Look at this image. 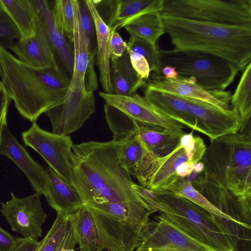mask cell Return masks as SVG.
<instances>
[{
  "label": "cell",
  "instance_id": "1",
  "mask_svg": "<svg viewBox=\"0 0 251 251\" xmlns=\"http://www.w3.org/2000/svg\"><path fill=\"white\" fill-rule=\"evenodd\" d=\"M200 193L242 234L251 228V131L245 129L211 141L201 160Z\"/></svg>",
  "mask_w": 251,
  "mask_h": 251
},
{
  "label": "cell",
  "instance_id": "2",
  "mask_svg": "<svg viewBox=\"0 0 251 251\" xmlns=\"http://www.w3.org/2000/svg\"><path fill=\"white\" fill-rule=\"evenodd\" d=\"M72 154V184L84 204L145 201L132 188L136 183L123 159L119 142L89 141L74 145Z\"/></svg>",
  "mask_w": 251,
  "mask_h": 251
},
{
  "label": "cell",
  "instance_id": "3",
  "mask_svg": "<svg viewBox=\"0 0 251 251\" xmlns=\"http://www.w3.org/2000/svg\"><path fill=\"white\" fill-rule=\"evenodd\" d=\"M3 84L19 114L32 123L65 97L71 78L58 68H39L24 63L0 46Z\"/></svg>",
  "mask_w": 251,
  "mask_h": 251
},
{
  "label": "cell",
  "instance_id": "4",
  "mask_svg": "<svg viewBox=\"0 0 251 251\" xmlns=\"http://www.w3.org/2000/svg\"><path fill=\"white\" fill-rule=\"evenodd\" d=\"M175 50L209 54L243 71L251 61V25H226L161 13Z\"/></svg>",
  "mask_w": 251,
  "mask_h": 251
},
{
  "label": "cell",
  "instance_id": "5",
  "mask_svg": "<svg viewBox=\"0 0 251 251\" xmlns=\"http://www.w3.org/2000/svg\"><path fill=\"white\" fill-rule=\"evenodd\" d=\"M95 224L104 249L133 251L150 216L157 211L142 201L84 204Z\"/></svg>",
  "mask_w": 251,
  "mask_h": 251
},
{
  "label": "cell",
  "instance_id": "6",
  "mask_svg": "<svg viewBox=\"0 0 251 251\" xmlns=\"http://www.w3.org/2000/svg\"><path fill=\"white\" fill-rule=\"evenodd\" d=\"M146 202L198 241L218 251H235L219 219L189 200L169 191H154Z\"/></svg>",
  "mask_w": 251,
  "mask_h": 251
},
{
  "label": "cell",
  "instance_id": "7",
  "mask_svg": "<svg viewBox=\"0 0 251 251\" xmlns=\"http://www.w3.org/2000/svg\"><path fill=\"white\" fill-rule=\"evenodd\" d=\"M159 51L161 71L166 66L174 67L178 76L192 77L207 91H224L239 71L228 61L209 54L159 48Z\"/></svg>",
  "mask_w": 251,
  "mask_h": 251
},
{
  "label": "cell",
  "instance_id": "8",
  "mask_svg": "<svg viewBox=\"0 0 251 251\" xmlns=\"http://www.w3.org/2000/svg\"><path fill=\"white\" fill-rule=\"evenodd\" d=\"M161 13L226 25H251V0H163Z\"/></svg>",
  "mask_w": 251,
  "mask_h": 251
},
{
  "label": "cell",
  "instance_id": "9",
  "mask_svg": "<svg viewBox=\"0 0 251 251\" xmlns=\"http://www.w3.org/2000/svg\"><path fill=\"white\" fill-rule=\"evenodd\" d=\"M25 145L38 152L63 180L73 185V144L69 135H60L41 128L36 122L22 133Z\"/></svg>",
  "mask_w": 251,
  "mask_h": 251
},
{
  "label": "cell",
  "instance_id": "10",
  "mask_svg": "<svg viewBox=\"0 0 251 251\" xmlns=\"http://www.w3.org/2000/svg\"><path fill=\"white\" fill-rule=\"evenodd\" d=\"M135 251H218L191 237L160 214L150 220Z\"/></svg>",
  "mask_w": 251,
  "mask_h": 251
},
{
  "label": "cell",
  "instance_id": "11",
  "mask_svg": "<svg viewBox=\"0 0 251 251\" xmlns=\"http://www.w3.org/2000/svg\"><path fill=\"white\" fill-rule=\"evenodd\" d=\"M95 111L94 92L69 88L63 100L45 113L50 120L52 133L66 135L81 127Z\"/></svg>",
  "mask_w": 251,
  "mask_h": 251
},
{
  "label": "cell",
  "instance_id": "12",
  "mask_svg": "<svg viewBox=\"0 0 251 251\" xmlns=\"http://www.w3.org/2000/svg\"><path fill=\"white\" fill-rule=\"evenodd\" d=\"M11 199L0 202V211L12 230L23 238L37 240L43 234L47 214L42 208L40 195L35 193L19 198L11 193Z\"/></svg>",
  "mask_w": 251,
  "mask_h": 251
},
{
  "label": "cell",
  "instance_id": "13",
  "mask_svg": "<svg viewBox=\"0 0 251 251\" xmlns=\"http://www.w3.org/2000/svg\"><path fill=\"white\" fill-rule=\"evenodd\" d=\"M187 99L188 111L197 122L199 132L208 136L211 141L240 131L242 121L235 108L226 110L206 102Z\"/></svg>",
  "mask_w": 251,
  "mask_h": 251
},
{
  "label": "cell",
  "instance_id": "14",
  "mask_svg": "<svg viewBox=\"0 0 251 251\" xmlns=\"http://www.w3.org/2000/svg\"><path fill=\"white\" fill-rule=\"evenodd\" d=\"M145 85L176 96L206 102L224 110L233 108L229 104L230 91H207L198 85L192 77L178 76L176 79H169L161 74L151 73Z\"/></svg>",
  "mask_w": 251,
  "mask_h": 251
},
{
  "label": "cell",
  "instance_id": "15",
  "mask_svg": "<svg viewBox=\"0 0 251 251\" xmlns=\"http://www.w3.org/2000/svg\"><path fill=\"white\" fill-rule=\"evenodd\" d=\"M110 105L142 125L171 129H182L183 125L157 112L146 99L137 93L129 96L99 92Z\"/></svg>",
  "mask_w": 251,
  "mask_h": 251
},
{
  "label": "cell",
  "instance_id": "16",
  "mask_svg": "<svg viewBox=\"0 0 251 251\" xmlns=\"http://www.w3.org/2000/svg\"><path fill=\"white\" fill-rule=\"evenodd\" d=\"M11 50L20 61L28 65L39 68L59 67L55 51L40 16L35 35L21 38Z\"/></svg>",
  "mask_w": 251,
  "mask_h": 251
},
{
  "label": "cell",
  "instance_id": "17",
  "mask_svg": "<svg viewBox=\"0 0 251 251\" xmlns=\"http://www.w3.org/2000/svg\"><path fill=\"white\" fill-rule=\"evenodd\" d=\"M0 154L11 160L28 178L33 190L39 195H45L46 169L35 161L10 132L6 125L2 130Z\"/></svg>",
  "mask_w": 251,
  "mask_h": 251
},
{
  "label": "cell",
  "instance_id": "18",
  "mask_svg": "<svg viewBox=\"0 0 251 251\" xmlns=\"http://www.w3.org/2000/svg\"><path fill=\"white\" fill-rule=\"evenodd\" d=\"M142 88L144 97L157 112L199 132L197 122L188 111L187 98L158 90L145 84Z\"/></svg>",
  "mask_w": 251,
  "mask_h": 251
},
{
  "label": "cell",
  "instance_id": "19",
  "mask_svg": "<svg viewBox=\"0 0 251 251\" xmlns=\"http://www.w3.org/2000/svg\"><path fill=\"white\" fill-rule=\"evenodd\" d=\"M45 188L47 201L57 213H73L83 204L74 187L49 166L46 169Z\"/></svg>",
  "mask_w": 251,
  "mask_h": 251
},
{
  "label": "cell",
  "instance_id": "20",
  "mask_svg": "<svg viewBox=\"0 0 251 251\" xmlns=\"http://www.w3.org/2000/svg\"><path fill=\"white\" fill-rule=\"evenodd\" d=\"M35 1L55 54H57L62 65L72 76L74 61L73 48L70 46L65 34L54 20L52 1L35 0Z\"/></svg>",
  "mask_w": 251,
  "mask_h": 251
},
{
  "label": "cell",
  "instance_id": "21",
  "mask_svg": "<svg viewBox=\"0 0 251 251\" xmlns=\"http://www.w3.org/2000/svg\"><path fill=\"white\" fill-rule=\"evenodd\" d=\"M93 16L96 29L97 64L99 70L100 81L104 92L112 93L110 81V37L111 31L102 20L91 0H86Z\"/></svg>",
  "mask_w": 251,
  "mask_h": 251
},
{
  "label": "cell",
  "instance_id": "22",
  "mask_svg": "<svg viewBox=\"0 0 251 251\" xmlns=\"http://www.w3.org/2000/svg\"><path fill=\"white\" fill-rule=\"evenodd\" d=\"M138 136L149 152L157 157L165 156L179 144L185 133L182 129H171L142 125L136 122Z\"/></svg>",
  "mask_w": 251,
  "mask_h": 251
},
{
  "label": "cell",
  "instance_id": "23",
  "mask_svg": "<svg viewBox=\"0 0 251 251\" xmlns=\"http://www.w3.org/2000/svg\"><path fill=\"white\" fill-rule=\"evenodd\" d=\"M74 7V28L72 42L74 54L73 72L71 78L70 88L86 90L85 74L92 58L96 55L87 39L80 29L77 17L75 0H73Z\"/></svg>",
  "mask_w": 251,
  "mask_h": 251
},
{
  "label": "cell",
  "instance_id": "24",
  "mask_svg": "<svg viewBox=\"0 0 251 251\" xmlns=\"http://www.w3.org/2000/svg\"><path fill=\"white\" fill-rule=\"evenodd\" d=\"M72 213H57L50 228L39 242L36 251H74L77 242L72 223Z\"/></svg>",
  "mask_w": 251,
  "mask_h": 251
},
{
  "label": "cell",
  "instance_id": "25",
  "mask_svg": "<svg viewBox=\"0 0 251 251\" xmlns=\"http://www.w3.org/2000/svg\"><path fill=\"white\" fill-rule=\"evenodd\" d=\"M111 94L129 96L146 83L132 67L126 50L120 57L111 59Z\"/></svg>",
  "mask_w": 251,
  "mask_h": 251
},
{
  "label": "cell",
  "instance_id": "26",
  "mask_svg": "<svg viewBox=\"0 0 251 251\" xmlns=\"http://www.w3.org/2000/svg\"><path fill=\"white\" fill-rule=\"evenodd\" d=\"M0 8L16 25L21 34V38L35 35L39 18L35 0H0Z\"/></svg>",
  "mask_w": 251,
  "mask_h": 251
},
{
  "label": "cell",
  "instance_id": "27",
  "mask_svg": "<svg viewBox=\"0 0 251 251\" xmlns=\"http://www.w3.org/2000/svg\"><path fill=\"white\" fill-rule=\"evenodd\" d=\"M72 223L80 249L85 251H102L104 249L93 219L84 204L72 213Z\"/></svg>",
  "mask_w": 251,
  "mask_h": 251
},
{
  "label": "cell",
  "instance_id": "28",
  "mask_svg": "<svg viewBox=\"0 0 251 251\" xmlns=\"http://www.w3.org/2000/svg\"><path fill=\"white\" fill-rule=\"evenodd\" d=\"M163 0H115L113 18L108 25L110 30H117L142 14L162 12Z\"/></svg>",
  "mask_w": 251,
  "mask_h": 251
},
{
  "label": "cell",
  "instance_id": "29",
  "mask_svg": "<svg viewBox=\"0 0 251 251\" xmlns=\"http://www.w3.org/2000/svg\"><path fill=\"white\" fill-rule=\"evenodd\" d=\"M123 27L130 35L139 37L153 45H156L158 39L165 33L160 11H153L138 16Z\"/></svg>",
  "mask_w": 251,
  "mask_h": 251
},
{
  "label": "cell",
  "instance_id": "30",
  "mask_svg": "<svg viewBox=\"0 0 251 251\" xmlns=\"http://www.w3.org/2000/svg\"><path fill=\"white\" fill-rule=\"evenodd\" d=\"M230 102L240 117L242 126L240 130L250 127L248 126L250 125L251 116V62L243 71Z\"/></svg>",
  "mask_w": 251,
  "mask_h": 251
},
{
  "label": "cell",
  "instance_id": "31",
  "mask_svg": "<svg viewBox=\"0 0 251 251\" xmlns=\"http://www.w3.org/2000/svg\"><path fill=\"white\" fill-rule=\"evenodd\" d=\"M169 191L172 192L176 195L189 200L216 216L222 223L223 226L230 237V225L227 217L214 206L200 192L194 188L186 178H180Z\"/></svg>",
  "mask_w": 251,
  "mask_h": 251
},
{
  "label": "cell",
  "instance_id": "32",
  "mask_svg": "<svg viewBox=\"0 0 251 251\" xmlns=\"http://www.w3.org/2000/svg\"><path fill=\"white\" fill-rule=\"evenodd\" d=\"M113 140L121 143L123 159L132 175L139 168L146 151L137 134L136 122L134 128L129 132Z\"/></svg>",
  "mask_w": 251,
  "mask_h": 251
},
{
  "label": "cell",
  "instance_id": "33",
  "mask_svg": "<svg viewBox=\"0 0 251 251\" xmlns=\"http://www.w3.org/2000/svg\"><path fill=\"white\" fill-rule=\"evenodd\" d=\"M54 20L65 34L72 41L74 28V7L73 0L52 1Z\"/></svg>",
  "mask_w": 251,
  "mask_h": 251
},
{
  "label": "cell",
  "instance_id": "34",
  "mask_svg": "<svg viewBox=\"0 0 251 251\" xmlns=\"http://www.w3.org/2000/svg\"><path fill=\"white\" fill-rule=\"evenodd\" d=\"M127 48L145 58L149 65L151 73L161 74L159 48L156 45L139 37L130 35Z\"/></svg>",
  "mask_w": 251,
  "mask_h": 251
},
{
  "label": "cell",
  "instance_id": "35",
  "mask_svg": "<svg viewBox=\"0 0 251 251\" xmlns=\"http://www.w3.org/2000/svg\"><path fill=\"white\" fill-rule=\"evenodd\" d=\"M79 25L92 50L96 38L95 25L93 16L88 7L86 0H75Z\"/></svg>",
  "mask_w": 251,
  "mask_h": 251
},
{
  "label": "cell",
  "instance_id": "36",
  "mask_svg": "<svg viewBox=\"0 0 251 251\" xmlns=\"http://www.w3.org/2000/svg\"><path fill=\"white\" fill-rule=\"evenodd\" d=\"M21 38V34L16 25L9 16L0 8V46L11 50L16 42Z\"/></svg>",
  "mask_w": 251,
  "mask_h": 251
},
{
  "label": "cell",
  "instance_id": "37",
  "mask_svg": "<svg viewBox=\"0 0 251 251\" xmlns=\"http://www.w3.org/2000/svg\"><path fill=\"white\" fill-rule=\"evenodd\" d=\"M131 64L137 73L145 81L148 79L151 71L148 61L145 58L138 53L127 48Z\"/></svg>",
  "mask_w": 251,
  "mask_h": 251
},
{
  "label": "cell",
  "instance_id": "38",
  "mask_svg": "<svg viewBox=\"0 0 251 251\" xmlns=\"http://www.w3.org/2000/svg\"><path fill=\"white\" fill-rule=\"evenodd\" d=\"M127 43L125 42L117 31H112L110 37V60L121 57L126 50Z\"/></svg>",
  "mask_w": 251,
  "mask_h": 251
},
{
  "label": "cell",
  "instance_id": "39",
  "mask_svg": "<svg viewBox=\"0 0 251 251\" xmlns=\"http://www.w3.org/2000/svg\"><path fill=\"white\" fill-rule=\"evenodd\" d=\"M11 100L0 81V144L3 129L7 125V114Z\"/></svg>",
  "mask_w": 251,
  "mask_h": 251
},
{
  "label": "cell",
  "instance_id": "40",
  "mask_svg": "<svg viewBox=\"0 0 251 251\" xmlns=\"http://www.w3.org/2000/svg\"><path fill=\"white\" fill-rule=\"evenodd\" d=\"M17 243V239L0 226V251H12Z\"/></svg>",
  "mask_w": 251,
  "mask_h": 251
},
{
  "label": "cell",
  "instance_id": "41",
  "mask_svg": "<svg viewBox=\"0 0 251 251\" xmlns=\"http://www.w3.org/2000/svg\"><path fill=\"white\" fill-rule=\"evenodd\" d=\"M17 244L12 251H36L39 241L30 238H18Z\"/></svg>",
  "mask_w": 251,
  "mask_h": 251
},
{
  "label": "cell",
  "instance_id": "42",
  "mask_svg": "<svg viewBox=\"0 0 251 251\" xmlns=\"http://www.w3.org/2000/svg\"><path fill=\"white\" fill-rule=\"evenodd\" d=\"M197 162L187 161L181 164L176 169V174L181 178L187 177L193 172L194 165Z\"/></svg>",
  "mask_w": 251,
  "mask_h": 251
},
{
  "label": "cell",
  "instance_id": "43",
  "mask_svg": "<svg viewBox=\"0 0 251 251\" xmlns=\"http://www.w3.org/2000/svg\"><path fill=\"white\" fill-rule=\"evenodd\" d=\"M161 74L164 77L169 79H176L178 77L176 69L170 66H166L163 67L161 71Z\"/></svg>",
  "mask_w": 251,
  "mask_h": 251
},
{
  "label": "cell",
  "instance_id": "44",
  "mask_svg": "<svg viewBox=\"0 0 251 251\" xmlns=\"http://www.w3.org/2000/svg\"><path fill=\"white\" fill-rule=\"evenodd\" d=\"M2 69H1L0 64V77L2 76Z\"/></svg>",
  "mask_w": 251,
  "mask_h": 251
},
{
  "label": "cell",
  "instance_id": "45",
  "mask_svg": "<svg viewBox=\"0 0 251 251\" xmlns=\"http://www.w3.org/2000/svg\"><path fill=\"white\" fill-rule=\"evenodd\" d=\"M85 251L84 250H82V249H80V251Z\"/></svg>",
  "mask_w": 251,
  "mask_h": 251
},
{
  "label": "cell",
  "instance_id": "46",
  "mask_svg": "<svg viewBox=\"0 0 251 251\" xmlns=\"http://www.w3.org/2000/svg\"><path fill=\"white\" fill-rule=\"evenodd\" d=\"M108 251H110V250H108Z\"/></svg>",
  "mask_w": 251,
  "mask_h": 251
}]
</instances>
